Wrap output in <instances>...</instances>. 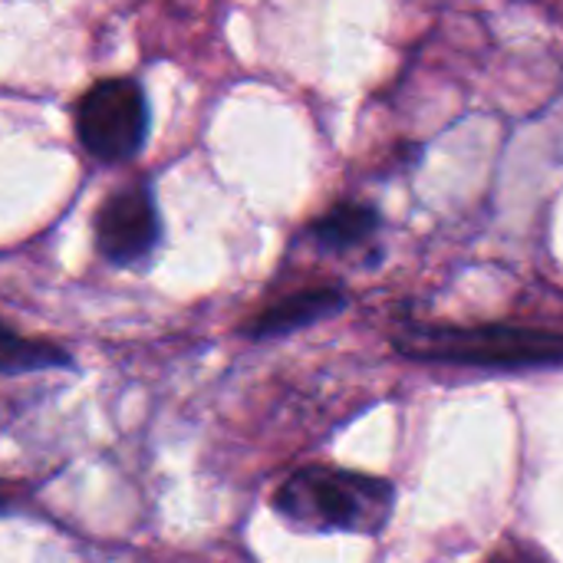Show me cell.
Returning <instances> with one entry per match:
<instances>
[{"label":"cell","mask_w":563,"mask_h":563,"mask_svg":"<svg viewBox=\"0 0 563 563\" xmlns=\"http://www.w3.org/2000/svg\"><path fill=\"white\" fill-rule=\"evenodd\" d=\"M393 350L416 363H452L478 369H531L563 363V333L521 323H426L402 317L393 327Z\"/></svg>","instance_id":"6da1fadb"},{"label":"cell","mask_w":563,"mask_h":563,"mask_svg":"<svg viewBox=\"0 0 563 563\" xmlns=\"http://www.w3.org/2000/svg\"><path fill=\"white\" fill-rule=\"evenodd\" d=\"M274 511L300 531L379 534L396 508V488L366 472L303 465L274 492Z\"/></svg>","instance_id":"7a4b0ae2"},{"label":"cell","mask_w":563,"mask_h":563,"mask_svg":"<svg viewBox=\"0 0 563 563\" xmlns=\"http://www.w3.org/2000/svg\"><path fill=\"white\" fill-rule=\"evenodd\" d=\"M148 99L132 76H112L89 86L76 102L79 145L109 165L129 162L148 139Z\"/></svg>","instance_id":"3957f363"},{"label":"cell","mask_w":563,"mask_h":563,"mask_svg":"<svg viewBox=\"0 0 563 563\" xmlns=\"http://www.w3.org/2000/svg\"><path fill=\"white\" fill-rule=\"evenodd\" d=\"M96 247L109 264L129 267L145 261L162 241V218L148 185L115 188L96 211L92 221Z\"/></svg>","instance_id":"277c9868"},{"label":"cell","mask_w":563,"mask_h":563,"mask_svg":"<svg viewBox=\"0 0 563 563\" xmlns=\"http://www.w3.org/2000/svg\"><path fill=\"white\" fill-rule=\"evenodd\" d=\"M350 303L346 290L340 284H317V287H300L294 294H284L261 307L247 323L244 336L251 340H271V336H287L294 330H303L310 323H320L333 313H340Z\"/></svg>","instance_id":"5b68a950"},{"label":"cell","mask_w":563,"mask_h":563,"mask_svg":"<svg viewBox=\"0 0 563 563\" xmlns=\"http://www.w3.org/2000/svg\"><path fill=\"white\" fill-rule=\"evenodd\" d=\"M379 211L366 201H336L330 205L320 218H313L307 224V238L310 244H317L320 251L330 254H350L363 244H369L379 231Z\"/></svg>","instance_id":"8992f818"},{"label":"cell","mask_w":563,"mask_h":563,"mask_svg":"<svg viewBox=\"0 0 563 563\" xmlns=\"http://www.w3.org/2000/svg\"><path fill=\"white\" fill-rule=\"evenodd\" d=\"M73 366V356L49 343V340H30L10 330L0 320V373H40V369H66Z\"/></svg>","instance_id":"52a82bcc"},{"label":"cell","mask_w":563,"mask_h":563,"mask_svg":"<svg viewBox=\"0 0 563 563\" xmlns=\"http://www.w3.org/2000/svg\"><path fill=\"white\" fill-rule=\"evenodd\" d=\"M485 563H554L541 548L525 544V541H505L501 548H495Z\"/></svg>","instance_id":"ba28073f"},{"label":"cell","mask_w":563,"mask_h":563,"mask_svg":"<svg viewBox=\"0 0 563 563\" xmlns=\"http://www.w3.org/2000/svg\"><path fill=\"white\" fill-rule=\"evenodd\" d=\"M3 505H7V498H3V492H0V508H3Z\"/></svg>","instance_id":"9c48e42d"}]
</instances>
